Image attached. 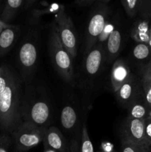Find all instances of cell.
<instances>
[{
	"label": "cell",
	"instance_id": "34",
	"mask_svg": "<svg viewBox=\"0 0 151 152\" xmlns=\"http://www.w3.org/2000/svg\"><path fill=\"white\" fill-rule=\"evenodd\" d=\"M148 45H149L150 46V48H151V37H150V42H149V43H148Z\"/></svg>",
	"mask_w": 151,
	"mask_h": 152
},
{
	"label": "cell",
	"instance_id": "17",
	"mask_svg": "<svg viewBox=\"0 0 151 152\" xmlns=\"http://www.w3.org/2000/svg\"><path fill=\"white\" fill-rule=\"evenodd\" d=\"M16 37V31L14 28H4L0 33V54L7 53L14 43Z\"/></svg>",
	"mask_w": 151,
	"mask_h": 152
},
{
	"label": "cell",
	"instance_id": "6",
	"mask_svg": "<svg viewBox=\"0 0 151 152\" xmlns=\"http://www.w3.org/2000/svg\"><path fill=\"white\" fill-rule=\"evenodd\" d=\"M26 122L38 127L44 128L49 123L51 111L48 104L44 100H37L31 104L26 112Z\"/></svg>",
	"mask_w": 151,
	"mask_h": 152
},
{
	"label": "cell",
	"instance_id": "5",
	"mask_svg": "<svg viewBox=\"0 0 151 152\" xmlns=\"http://www.w3.org/2000/svg\"><path fill=\"white\" fill-rule=\"evenodd\" d=\"M107 15L105 10H98L92 15L86 32L84 51L88 53L98 42L99 37L107 25Z\"/></svg>",
	"mask_w": 151,
	"mask_h": 152
},
{
	"label": "cell",
	"instance_id": "28",
	"mask_svg": "<svg viewBox=\"0 0 151 152\" xmlns=\"http://www.w3.org/2000/svg\"><path fill=\"white\" fill-rule=\"evenodd\" d=\"M94 1H96V0H76V3L78 4H81V5H84V4H90Z\"/></svg>",
	"mask_w": 151,
	"mask_h": 152
},
{
	"label": "cell",
	"instance_id": "25",
	"mask_svg": "<svg viewBox=\"0 0 151 152\" xmlns=\"http://www.w3.org/2000/svg\"><path fill=\"white\" fill-rule=\"evenodd\" d=\"M12 140L7 134L0 136V152H10Z\"/></svg>",
	"mask_w": 151,
	"mask_h": 152
},
{
	"label": "cell",
	"instance_id": "24",
	"mask_svg": "<svg viewBox=\"0 0 151 152\" xmlns=\"http://www.w3.org/2000/svg\"><path fill=\"white\" fill-rule=\"evenodd\" d=\"M139 13L144 19H151V0H142Z\"/></svg>",
	"mask_w": 151,
	"mask_h": 152
},
{
	"label": "cell",
	"instance_id": "18",
	"mask_svg": "<svg viewBox=\"0 0 151 152\" xmlns=\"http://www.w3.org/2000/svg\"><path fill=\"white\" fill-rule=\"evenodd\" d=\"M23 2L24 0H6L4 7L1 13V20L4 22L12 20L22 7Z\"/></svg>",
	"mask_w": 151,
	"mask_h": 152
},
{
	"label": "cell",
	"instance_id": "27",
	"mask_svg": "<svg viewBox=\"0 0 151 152\" xmlns=\"http://www.w3.org/2000/svg\"><path fill=\"white\" fill-rule=\"evenodd\" d=\"M102 152H114L113 150V146L110 144H105L102 148Z\"/></svg>",
	"mask_w": 151,
	"mask_h": 152
},
{
	"label": "cell",
	"instance_id": "36",
	"mask_svg": "<svg viewBox=\"0 0 151 152\" xmlns=\"http://www.w3.org/2000/svg\"><path fill=\"white\" fill-rule=\"evenodd\" d=\"M0 1H1V0H0Z\"/></svg>",
	"mask_w": 151,
	"mask_h": 152
},
{
	"label": "cell",
	"instance_id": "12",
	"mask_svg": "<svg viewBox=\"0 0 151 152\" xmlns=\"http://www.w3.org/2000/svg\"><path fill=\"white\" fill-rule=\"evenodd\" d=\"M130 76V68L125 62L122 59L115 60L110 73L111 85L114 91H116Z\"/></svg>",
	"mask_w": 151,
	"mask_h": 152
},
{
	"label": "cell",
	"instance_id": "35",
	"mask_svg": "<svg viewBox=\"0 0 151 152\" xmlns=\"http://www.w3.org/2000/svg\"><path fill=\"white\" fill-rule=\"evenodd\" d=\"M149 148H150V151H151V142H150V145H149Z\"/></svg>",
	"mask_w": 151,
	"mask_h": 152
},
{
	"label": "cell",
	"instance_id": "10",
	"mask_svg": "<svg viewBox=\"0 0 151 152\" xmlns=\"http://www.w3.org/2000/svg\"><path fill=\"white\" fill-rule=\"evenodd\" d=\"M44 146L56 152H70V146L62 132L56 127L51 126L46 129L43 139Z\"/></svg>",
	"mask_w": 151,
	"mask_h": 152
},
{
	"label": "cell",
	"instance_id": "4",
	"mask_svg": "<svg viewBox=\"0 0 151 152\" xmlns=\"http://www.w3.org/2000/svg\"><path fill=\"white\" fill-rule=\"evenodd\" d=\"M56 31L62 45L72 59L77 55V39L76 31L71 18L65 12L63 8L58 13L56 17Z\"/></svg>",
	"mask_w": 151,
	"mask_h": 152
},
{
	"label": "cell",
	"instance_id": "13",
	"mask_svg": "<svg viewBox=\"0 0 151 152\" xmlns=\"http://www.w3.org/2000/svg\"><path fill=\"white\" fill-rule=\"evenodd\" d=\"M131 37L139 43H149L151 37V25L149 19H143L135 23L132 28Z\"/></svg>",
	"mask_w": 151,
	"mask_h": 152
},
{
	"label": "cell",
	"instance_id": "20",
	"mask_svg": "<svg viewBox=\"0 0 151 152\" xmlns=\"http://www.w3.org/2000/svg\"><path fill=\"white\" fill-rule=\"evenodd\" d=\"M133 54L138 60H145V59L150 60L151 58L150 46L145 43H139L137 45L135 46Z\"/></svg>",
	"mask_w": 151,
	"mask_h": 152
},
{
	"label": "cell",
	"instance_id": "26",
	"mask_svg": "<svg viewBox=\"0 0 151 152\" xmlns=\"http://www.w3.org/2000/svg\"><path fill=\"white\" fill-rule=\"evenodd\" d=\"M144 136L147 145L149 146L151 142V120L149 118L144 119Z\"/></svg>",
	"mask_w": 151,
	"mask_h": 152
},
{
	"label": "cell",
	"instance_id": "2",
	"mask_svg": "<svg viewBox=\"0 0 151 152\" xmlns=\"http://www.w3.org/2000/svg\"><path fill=\"white\" fill-rule=\"evenodd\" d=\"M49 50L52 63L59 75L65 82L72 83L74 79L73 59L62 45L54 24L50 30Z\"/></svg>",
	"mask_w": 151,
	"mask_h": 152
},
{
	"label": "cell",
	"instance_id": "33",
	"mask_svg": "<svg viewBox=\"0 0 151 152\" xmlns=\"http://www.w3.org/2000/svg\"><path fill=\"white\" fill-rule=\"evenodd\" d=\"M14 152H26V151H20V150H18L16 148H15V151Z\"/></svg>",
	"mask_w": 151,
	"mask_h": 152
},
{
	"label": "cell",
	"instance_id": "19",
	"mask_svg": "<svg viewBox=\"0 0 151 152\" xmlns=\"http://www.w3.org/2000/svg\"><path fill=\"white\" fill-rule=\"evenodd\" d=\"M142 86L143 88V99L147 108L151 110V75L146 71H144L142 79Z\"/></svg>",
	"mask_w": 151,
	"mask_h": 152
},
{
	"label": "cell",
	"instance_id": "15",
	"mask_svg": "<svg viewBox=\"0 0 151 152\" xmlns=\"http://www.w3.org/2000/svg\"><path fill=\"white\" fill-rule=\"evenodd\" d=\"M78 121L77 112L72 105H66L61 112V124L66 131H72Z\"/></svg>",
	"mask_w": 151,
	"mask_h": 152
},
{
	"label": "cell",
	"instance_id": "31",
	"mask_svg": "<svg viewBox=\"0 0 151 152\" xmlns=\"http://www.w3.org/2000/svg\"><path fill=\"white\" fill-rule=\"evenodd\" d=\"M44 152H56V151H54V150L50 149V148H47V147L44 146Z\"/></svg>",
	"mask_w": 151,
	"mask_h": 152
},
{
	"label": "cell",
	"instance_id": "30",
	"mask_svg": "<svg viewBox=\"0 0 151 152\" xmlns=\"http://www.w3.org/2000/svg\"><path fill=\"white\" fill-rule=\"evenodd\" d=\"M36 1V0H26V4H25L26 8H28L29 7H30Z\"/></svg>",
	"mask_w": 151,
	"mask_h": 152
},
{
	"label": "cell",
	"instance_id": "9",
	"mask_svg": "<svg viewBox=\"0 0 151 152\" xmlns=\"http://www.w3.org/2000/svg\"><path fill=\"white\" fill-rule=\"evenodd\" d=\"M105 56V51L102 43L97 42L87 54L84 61V70L89 77H94L99 74Z\"/></svg>",
	"mask_w": 151,
	"mask_h": 152
},
{
	"label": "cell",
	"instance_id": "23",
	"mask_svg": "<svg viewBox=\"0 0 151 152\" xmlns=\"http://www.w3.org/2000/svg\"><path fill=\"white\" fill-rule=\"evenodd\" d=\"M122 152H150L147 145L134 143L126 140L121 139Z\"/></svg>",
	"mask_w": 151,
	"mask_h": 152
},
{
	"label": "cell",
	"instance_id": "7",
	"mask_svg": "<svg viewBox=\"0 0 151 152\" xmlns=\"http://www.w3.org/2000/svg\"><path fill=\"white\" fill-rule=\"evenodd\" d=\"M37 48L33 42L26 41L20 46L18 52V63L25 74L33 71L37 62Z\"/></svg>",
	"mask_w": 151,
	"mask_h": 152
},
{
	"label": "cell",
	"instance_id": "1",
	"mask_svg": "<svg viewBox=\"0 0 151 152\" xmlns=\"http://www.w3.org/2000/svg\"><path fill=\"white\" fill-rule=\"evenodd\" d=\"M19 85L13 74L4 90L0 93V128L14 132L19 126Z\"/></svg>",
	"mask_w": 151,
	"mask_h": 152
},
{
	"label": "cell",
	"instance_id": "32",
	"mask_svg": "<svg viewBox=\"0 0 151 152\" xmlns=\"http://www.w3.org/2000/svg\"><path fill=\"white\" fill-rule=\"evenodd\" d=\"M147 118H149L151 120V110L150 111H149V112H148V114H147Z\"/></svg>",
	"mask_w": 151,
	"mask_h": 152
},
{
	"label": "cell",
	"instance_id": "3",
	"mask_svg": "<svg viewBox=\"0 0 151 152\" xmlns=\"http://www.w3.org/2000/svg\"><path fill=\"white\" fill-rule=\"evenodd\" d=\"M45 128L38 127L28 122L19 125L13 132L15 148L28 151L43 142Z\"/></svg>",
	"mask_w": 151,
	"mask_h": 152
},
{
	"label": "cell",
	"instance_id": "21",
	"mask_svg": "<svg viewBox=\"0 0 151 152\" xmlns=\"http://www.w3.org/2000/svg\"><path fill=\"white\" fill-rule=\"evenodd\" d=\"M121 2L130 17H134L139 13L142 0H121Z\"/></svg>",
	"mask_w": 151,
	"mask_h": 152
},
{
	"label": "cell",
	"instance_id": "16",
	"mask_svg": "<svg viewBox=\"0 0 151 152\" xmlns=\"http://www.w3.org/2000/svg\"><path fill=\"white\" fill-rule=\"evenodd\" d=\"M127 108L129 118L144 120L147 118L149 112V110L144 102V99L140 100L136 98L127 106Z\"/></svg>",
	"mask_w": 151,
	"mask_h": 152
},
{
	"label": "cell",
	"instance_id": "11",
	"mask_svg": "<svg viewBox=\"0 0 151 152\" xmlns=\"http://www.w3.org/2000/svg\"><path fill=\"white\" fill-rule=\"evenodd\" d=\"M138 89L137 82L133 76L131 75L115 92V96L121 104L128 106L136 99Z\"/></svg>",
	"mask_w": 151,
	"mask_h": 152
},
{
	"label": "cell",
	"instance_id": "14",
	"mask_svg": "<svg viewBox=\"0 0 151 152\" xmlns=\"http://www.w3.org/2000/svg\"><path fill=\"white\" fill-rule=\"evenodd\" d=\"M121 47V34L117 29H113L110 34L106 44V58L111 62L119 54Z\"/></svg>",
	"mask_w": 151,
	"mask_h": 152
},
{
	"label": "cell",
	"instance_id": "29",
	"mask_svg": "<svg viewBox=\"0 0 151 152\" xmlns=\"http://www.w3.org/2000/svg\"><path fill=\"white\" fill-rule=\"evenodd\" d=\"M144 71H146L147 72H148L151 75V58H150V59L149 60V62H148V64L147 65V66H146V68H145Z\"/></svg>",
	"mask_w": 151,
	"mask_h": 152
},
{
	"label": "cell",
	"instance_id": "22",
	"mask_svg": "<svg viewBox=\"0 0 151 152\" xmlns=\"http://www.w3.org/2000/svg\"><path fill=\"white\" fill-rule=\"evenodd\" d=\"M80 152H94V148L88 134L86 123L84 122L81 129V139L80 145Z\"/></svg>",
	"mask_w": 151,
	"mask_h": 152
},
{
	"label": "cell",
	"instance_id": "8",
	"mask_svg": "<svg viewBox=\"0 0 151 152\" xmlns=\"http://www.w3.org/2000/svg\"><path fill=\"white\" fill-rule=\"evenodd\" d=\"M122 139L134 143L147 145L144 136V120L127 117L124 124Z\"/></svg>",
	"mask_w": 151,
	"mask_h": 152
}]
</instances>
